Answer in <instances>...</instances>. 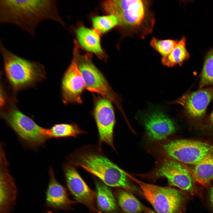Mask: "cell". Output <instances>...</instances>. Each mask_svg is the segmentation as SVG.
Wrapping results in <instances>:
<instances>
[{"label": "cell", "mask_w": 213, "mask_h": 213, "mask_svg": "<svg viewBox=\"0 0 213 213\" xmlns=\"http://www.w3.org/2000/svg\"><path fill=\"white\" fill-rule=\"evenodd\" d=\"M163 150L169 157L179 162L196 164L213 153V145L187 139L173 140L164 144Z\"/></svg>", "instance_id": "52a82bcc"}, {"label": "cell", "mask_w": 213, "mask_h": 213, "mask_svg": "<svg viewBox=\"0 0 213 213\" xmlns=\"http://www.w3.org/2000/svg\"><path fill=\"white\" fill-rule=\"evenodd\" d=\"M96 200L100 209L106 213H113L117 209L116 201L110 188L104 183H96Z\"/></svg>", "instance_id": "d6986e66"}, {"label": "cell", "mask_w": 213, "mask_h": 213, "mask_svg": "<svg viewBox=\"0 0 213 213\" xmlns=\"http://www.w3.org/2000/svg\"><path fill=\"white\" fill-rule=\"evenodd\" d=\"M73 54V59L64 74L62 82V98L63 101L66 104L82 103V95L85 88L74 50Z\"/></svg>", "instance_id": "4fadbf2b"}, {"label": "cell", "mask_w": 213, "mask_h": 213, "mask_svg": "<svg viewBox=\"0 0 213 213\" xmlns=\"http://www.w3.org/2000/svg\"><path fill=\"white\" fill-rule=\"evenodd\" d=\"M63 168L67 187L75 200L92 212L100 213L96 206V193L87 185L73 164L65 163Z\"/></svg>", "instance_id": "8fae6325"}, {"label": "cell", "mask_w": 213, "mask_h": 213, "mask_svg": "<svg viewBox=\"0 0 213 213\" xmlns=\"http://www.w3.org/2000/svg\"><path fill=\"white\" fill-rule=\"evenodd\" d=\"M143 122L147 135L154 141L164 139L175 131L173 121L159 111H153L146 114Z\"/></svg>", "instance_id": "5bb4252c"}, {"label": "cell", "mask_w": 213, "mask_h": 213, "mask_svg": "<svg viewBox=\"0 0 213 213\" xmlns=\"http://www.w3.org/2000/svg\"><path fill=\"white\" fill-rule=\"evenodd\" d=\"M112 102L106 98L99 97L95 103L93 114L100 142L114 149L113 135L115 117Z\"/></svg>", "instance_id": "30bf717a"}, {"label": "cell", "mask_w": 213, "mask_h": 213, "mask_svg": "<svg viewBox=\"0 0 213 213\" xmlns=\"http://www.w3.org/2000/svg\"><path fill=\"white\" fill-rule=\"evenodd\" d=\"M209 200L211 205L213 207V186L210 188L209 192Z\"/></svg>", "instance_id": "484cf974"}, {"label": "cell", "mask_w": 213, "mask_h": 213, "mask_svg": "<svg viewBox=\"0 0 213 213\" xmlns=\"http://www.w3.org/2000/svg\"><path fill=\"white\" fill-rule=\"evenodd\" d=\"M78 67L83 76L85 88L98 93L119 105L117 95L114 91L103 74L93 64L87 55H80L78 48L75 49Z\"/></svg>", "instance_id": "9c48e42d"}, {"label": "cell", "mask_w": 213, "mask_h": 213, "mask_svg": "<svg viewBox=\"0 0 213 213\" xmlns=\"http://www.w3.org/2000/svg\"><path fill=\"white\" fill-rule=\"evenodd\" d=\"M126 174L138 185L142 194L157 213H183L187 197L181 191L147 183Z\"/></svg>", "instance_id": "5b68a950"}, {"label": "cell", "mask_w": 213, "mask_h": 213, "mask_svg": "<svg viewBox=\"0 0 213 213\" xmlns=\"http://www.w3.org/2000/svg\"><path fill=\"white\" fill-rule=\"evenodd\" d=\"M49 180L46 192V206L54 211L66 210L73 203L69 198L65 188L56 179L53 169L49 170Z\"/></svg>", "instance_id": "2e32d148"}, {"label": "cell", "mask_w": 213, "mask_h": 213, "mask_svg": "<svg viewBox=\"0 0 213 213\" xmlns=\"http://www.w3.org/2000/svg\"><path fill=\"white\" fill-rule=\"evenodd\" d=\"M178 41L171 39L160 40L155 37L151 39L150 45L162 57H167L177 45Z\"/></svg>", "instance_id": "d4e9b609"}, {"label": "cell", "mask_w": 213, "mask_h": 213, "mask_svg": "<svg viewBox=\"0 0 213 213\" xmlns=\"http://www.w3.org/2000/svg\"><path fill=\"white\" fill-rule=\"evenodd\" d=\"M117 198L120 207L126 213H140L144 212L148 209L127 190H121L119 191Z\"/></svg>", "instance_id": "ffe728a7"}, {"label": "cell", "mask_w": 213, "mask_h": 213, "mask_svg": "<svg viewBox=\"0 0 213 213\" xmlns=\"http://www.w3.org/2000/svg\"><path fill=\"white\" fill-rule=\"evenodd\" d=\"M213 98V87L185 94L175 100L191 117L199 118L204 114L206 108Z\"/></svg>", "instance_id": "9a60e30c"}, {"label": "cell", "mask_w": 213, "mask_h": 213, "mask_svg": "<svg viewBox=\"0 0 213 213\" xmlns=\"http://www.w3.org/2000/svg\"><path fill=\"white\" fill-rule=\"evenodd\" d=\"M213 84V49L207 54L201 72L199 87Z\"/></svg>", "instance_id": "cb8c5ba5"}, {"label": "cell", "mask_w": 213, "mask_h": 213, "mask_svg": "<svg viewBox=\"0 0 213 213\" xmlns=\"http://www.w3.org/2000/svg\"><path fill=\"white\" fill-rule=\"evenodd\" d=\"M46 20L64 24L56 1L0 0L1 23L14 25L34 36L38 25Z\"/></svg>", "instance_id": "6da1fadb"}, {"label": "cell", "mask_w": 213, "mask_h": 213, "mask_svg": "<svg viewBox=\"0 0 213 213\" xmlns=\"http://www.w3.org/2000/svg\"><path fill=\"white\" fill-rule=\"evenodd\" d=\"M143 213H157L153 211L152 210L148 209L146 211L144 212Z\"/></svg>", "instance_id": "4316f807"}, {"label": "cell", "mask_w": 213, "mask_h": 213, "mask_svg": "<svg viewBox=\"0 0 213 213\" xmlns=\"http://www.w3.org/2000/svg\"><path fill=\"white\" fill-rule=\"evenodd\" d=\"M191 173L195 182L208 187L213 181V153L195 164Z\"/></svg>", "instance_id": "ac0fdd59"}, {"label": "cell", "mask_w": 213, "mask_h": 213, "mask_svg": "<svg viewBox=\"0 0 213 213\" xmlns=\"http://www.w3.org/2000/svg\"><path fill=\"white\" fill-rule=\"evenodd\" d=\"M76 33L78 42L83 48L94 54L99 58H105L98 32L81 25L77 29Z\"/></svg>", "instance_id": "e0dca14e"}, {"label": "cell", "mask_w": 213, "mask_h": 213, "mask_svg": "<svg viewBox=\"0 0 213 213\" xmlns=\"http://www.w3.org/2000/svg\"><path fill=\"white\" fill-rule=\"evenodd\" d=\"M3 144L0 149V213H12L17 198V189L8 169Z\"/></svg>", "instance_id": "7c38bea8"}, {"label": "cell", "mask_w": 213, "mask_h": 213, "mask_svg": "<svg viewBox=\"0 0 213 213\" xmlns=\"http://www.w3.org/2000/svg\"><path fill=\"white\" fill-rule=\"evenodd\" d=\"M94 29L99 33H105L116 26H120L117 17L112 14L102 16H97L92 19Z\"/></svg>", "instance_id": "603a6c76"}, {"label": "cell", "mask_w": 213, "mask_h": 213, "mask_svg": "<svg viewBox=\"0 0 213 213\" xmlns=\"http://www.w3.org/2000/svg\"><path fill=\"white\" fill-rule=\"evenodd\" d=\"M0 51L5 74L12 88L20 90L33 85L45 78L44 67L11 52L0 42Z\"/></svg>", "instance_id": "3957f363"}, {"label": "cell", "mask_w": 213, "mask_h": 213, "mask_svg": "<svg viewBox=\"0 0 213 213\" xmlns=\"http://www.w3.org/2000/svg\"><path fill=\"white\" fill-rule=\"evenodd\" d=\"M141 0H112L104 1L102 9L108 14L116 16L120 26L133 28L140 27L147 15L146 3Z\"/></svg>", "instance_id": "8992f818"}, {"label": "cell", "mask_w": 213, "mask_h": 213, "mask_svg": "<svg viewBox=\"0 0 213 213\" xmlns=\"http://www.w3.org/2000/svg\"><path fill=\"white\" fill-rule=\"evenodd\" d=\"M210 119L211 122L213 124V111H212L210 115Z\"/></svg>", "instance_id": "83f0119b"}, {"label": "cell", "mask_w": 213, "mask_h": 213, "mask_svg": "<svg viewBox=\"0 0 213 213\" xmlns=\"http://www.w3.org/2000/svg\"><path fill=\"white\" fill-rule=\"evenodd\" d=\"M75 156L69 159L70 163L97 177L106 185L139 192L130 183L126 172L102 154L88 151L80 152Z\"/></svg>", "instance_id": "7a4b0ae2"}, {"label": "cell", "mask_w": 213, "mask_h": 213, "mask_svg": "<svg viewBox=\"0 0 213 213\" xmlns=\"http://www.w3.org/2000/svg\"><path fill=\"white\" fill-rule=\"evenodd\" d=\"M85 133L84 131L81 130L78 126L75 124H56L47 129L49 139L69 137L75 138Z\"/></svg>", "instance_id": "7402d4cb"}, {"label": "cell", "mask_w": 213, "mask_h": 213, "mask_svg": "<svg viewBox=\"0 0 213 213\" xmlns=\"http://www.w3.org/2000/svg\"><path fill=\"white\" fill-rule=\"evenodd\" d=\"M186 38L184 36L178 41L173 50L167 57H162L161 61L164 66L172 67L177 64L181 66L189 57L185 46Z\"/></svg>", "instance_id": "44dd1931"}, {"label": "cell", "mask_w": 213, "mask_h": 213, "mask_svg": "<svg viewBox=\"0 0 213 213\" xmlns=\"http://www.w3.org/2000/svg\"><path fill=\"white\" fill-rule=\"evenodd\" d=\"M151 173L150 178L154 179L165 178L171 185L178 187L192 195H201L191 173L180 162L171 158L162 160Z\"/></svg>", "instance_id": "ba28073f"}, {"label": "cell", "mask_w": 213, "mask_h": 213, "mask_svg": "<svg viewBox=\"0 0 213 213\" xmlns=\"http://www.w3.org/2000/svg\"><path fill=\"white\" fill-rule=\"evenodd\" d=\"M1 115L22 143L29 148L35 149L43 146L49 139L47 129L38 125L14 104L9 105Z\"/></svg>", "instance_id": "277c9868"}, {"label": "cell", "mask_w": 213, "mask_h": 213, "mask_svg": "<svg viewBox=\"0 0 213 213\" xmlns=\"http://www.w3.org/2000/svg\"><path fill=\"white\" fill-rule=\"evenodd\" d=\"M45 213H53V212L51 210H49L46 211Z\"/></svg>", "instance_id": "f1b7e54d"}]
</instances>
